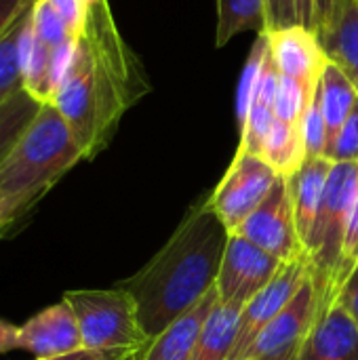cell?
<instances>
[{
    "label": "cell",
    "instance_id": "7a4b0ae2",
    "mask_svg": "<svg viewBox=\"0 0 358 360\" xmlns=\"http://www.w3.org/2000/svg\"><path fill=\"white\" fill-rule=\"evenodd\" d=\"M228 238L230 230L205 198L139 272L116 285L133 297L139 325L150 340L215 289Z\"/></svg>",
    "mask_w": 358,
    "mask_h": 360
},
{
    "label": "cell",
    "instance_id": "1f68e13d",
    "mask_svg": "<svg viewBox=\"0 0 358 360\" xmlns=\"http://www.w3.org/2000/svg\"><path fill=\"white\" fill-rule=\"evenodd\" d=\"M32 0H0V38L30 11Z\"/></svg>",
    "mask_w": 358,
    "mask_h": 360
},
{
    "label": "cell",
    "instance_id": "f546056e",
    "mask_svg": "<svg viewBox=\"0 0 358 360\" xmlns=\"http://www.w3.org/2000/svg\"><path fill=\"white\" fill-rule=\"evenodd\" d=\"M57 15L63 19L72 36H80L84 25H87V15H89V0H46Z\"/></svg>",
    "mask_w": 358,
    "mask_h": 360
},
{
    "label": "cell",
    "instance_id": "603a6c76",
    "mask_svg": "<svg viewBox=\"0 0 358 360\" xmlns=\"http://www.w3.org/2000/svg\"><path fill=\"white\" fill-rule=\"evenodd\" d=\"M266 55H268V34H257L251 53L247 57V63L243 68L241 80H238V91H236V120L238 127L243 124V120L249 114V108L255 99L257 93V84H260V76L266 63Z\"/></svg>",
    "mask_w": 358,
    "mask_h": 360
},
{
    "label": "cell",
    "instance_id": "5bb4252c",
    "mask_svg": "<svg viewBox=\"0 0 358 360\" xmlns=\"http://www.w3.org/2000/svg\"><path fill=\"white\" fill-rule=\"evenodd\" d=\"M327 61L338 65L358 93V0L340 2L317 27Z\"/></svg>",
    "mask_w": 358,
    "mask_h": 360
},
{
    "label": "cell",
    "instance_id": "d4e9b609",
    "mask_svg": "<svg viewBox=\"0 0 358 360\" xmlns=\"http://www.w3.org/2000/svg\"><path fill=\"white\" fill-rule=\"evenodd\" d=\"M23 17L0 38V103L19 89H23L19 72V34Z\"/></svg>",
    "mask_w": 358,
    "mask_h": 360
},
{
    "label": "cell",
    "instance_id": "30bf717a",
    "mask_svg": "<svg viewBox=\"0 0 358 360\" xmlns=\"http://www.w3.org/2000/svg\"><path fill=\"white\" fill-rule=\"evenodd\" d=\"M319 314L317 291L308 272V278L295 293V297L281 310V314L260 333L243 360H257L287 352H298L306 335L310 333Z\"/></svg>",
    "mask_w": 358,
    "mask_h": 360
},
{
    "label": "cell",
    "instance_id": "74e56055",
    "mask_svg": "<svg viewBox=\"0 0 358 360\" xmlns=\"http://www.w3.org/2000/svg\"><path fill=\"white\" fill-rule=\"evenodd\" d=\"M146 348H148V346H146ZM146 348H141V350H135V352L127 354L124 359H120V360H143V354H146Z\"/></svg>",
    "mask_w": 358,
    "mask_h": 360
},
{
    "label": "cell",
    "instance_id": "7402d4cb",
    "mask_svg": "<svg viewBox=\"0 0 358 360\" xmlns=\"http://www.w3.org/2000/svg\"><path fill=\"white\" fill-rule=\"evenodd\" d=\"M42 103L25 89H19L0 103V162L38 116Z\"/></svg>",
    "mask_w": 358,
    "mask_h": 360
},
{
    "label": "cell",
    "instance_id": "cb8c5ba5",
    "mask_svg": "<svg viewBox=\"0 0 358 360\" xmlns=\"http://www.w3.org/2000/svg\"><path fill=\"white\" fill-rule=\"evenodd\" d=\"M30 23L36 32V36L46 42L53 51H59L68 42L76 40V36L70 34L63 19L57 15V11L46 0H34L30 6Z\"/></svg>",
    "mask_w": 358,
    "mask_h": 360
},
{
    "label": "cell",
    "instance_id": "277c9868",
    "mask_svg": "<svg viewBox=\"0 0 358 360\" xmlns=\"http://www.w3.org/2000/svg\"><path fill=\"white\" fill-rule=\"evenodd\" d=\"M358 184V162H333L321 215L308 245V272L319 300V314L327 312L342 289L344 243L352 198Z\"/></svg>",
    "mask_w": 358,
    "mask_h": 360
},
{
    "label": "cell",
    "instance_id": "d6a6232c",
    "mask_svg": "<svg viewBox=\"0 0 358 360\" xmlns=\"http://www.w3.org/2000/svg\"><path fill=\"white\" fill-rule=\"evenodd\" d=\"M335 304H340L358 325V266L350 272V276L344 281L338 297H335Z\"/></svg>",
    "mask_w": 358,
    "mask_h": 360
},
{
    "label": "cell",
    "instance_id": "2e32d148",
    "mask_svg": "<svg viewBox=\"0 0 358 360\" xmlns=\"http://www.w3.org/2000/svg\"><path fill=\"white\" fill-rule=\"evenodd\" d=\"M19 72L21 86L36 97L40 103H51L57 91V70H55V51L42 42L32 23L30 11L23 17L19 34Z\"/></svg>",
    "mask_w": 358,
    "mask_h": 360
},
{
    "label": "cell",
    "instance_id": "60d3db41",
    "mask_svg": "<svg viewBox=\"0 0 358 360\" xmlns=\"http://www.w3.org/2000/svg\"><path fill=\"white\" fill-rule=\"evenodd\" d=\"M32 2H34V0H32Z\"/></svg>",
    "mask_w": 358,
    "mask_h": 360
},
{
    "label": "cell",
    "instance_id": "836d02e7",
    "mask_svg": "<svg viewBox=\"0 0 358 360\" xmlns=\"http://www.w3.org/2000/svg\"><path fill=\"white\" fill-rule=\"evenodd\" d=\"M127 354H131L129 350H76L72 354H63V356H55V359H36V360H120Z\"/></svg>",
    "mask_w": 358,
    "mask_h": 360
},
{
    "label": "cell",
    "instance_id": "5b68a950",
    "mask_svg": "<svg viewBox=\"0 0 358 360\" xmlns=\"http://www.w3.org/2000/svg\"><path fill=\"white\" fill-rule=\"evenodd\" d=\"M63 300L78 321L82 348L135 352L152 342L139 325L133 297L120 287L65 291Z\"/></svg>",
    "mask_w": 358,
    "mask_h": 360
},
{
    "label": "cell",
    "instance_id": "52a82bcc",
    "mask_svg": "<svg viewBox=\"0 0 358 360\" xmlns=\"http://www.w3.org/2000/svg\"><path fill=\"white\" fill-rule=\"evenodd\" d=\"M236 234L255 243L285 264L308 259V253L300 240L287 177L281 175L276 179L266 200L238 226Z\"/></svg>",
    "mask_w": 358,
    "mask_h": 360
},
{
    "label": "cell",
    "instance_id": "e575fe53",
    "mask_svg": "<svg viewBox=\"0 0 358 360\" xmlns=\"http://www.w3.org/2000/svg\"><path fill=\"white\" fill-rule=\"evenodd\" d=\"M11 350H21V333L17 325L0 319V354Z\"/></svg>",
    "mask_w": 358,
    "mask_h": 360
},
{
    "label": "cell",
    "instance_id": "d6986e66",
    "mask_svg": "<svg viewBox=\"0 0 358 360\" xmlns=\"http://www.w3.org/2000/svg\"><path fill=\"white\" fill-rule=\"evenodd\" d=\"M319 99H321V110H323V118L327 124V135L331 141L338 135V131L344 127L346 118L350 116L352 108L358 101L357 89L344 76V72L338 65H333L331 61H327V65L321 74Z\"/></svg>",
    "mask_w": 358,
    "mask_h": 360
},
{
    "label": "cell",
    "instance_id": "d590c367",
    "mask_svg": "<svg viewBox=\"0 0 358 360\" xmlns=\"http://www.w3.org/2000/svg\"><path fill=\"white\" fill-rule=\"evenodd\" d=\"M344 0H314V8H317V27L323 19H327L331 15V11Z\"/></svg>",
    "mask_w": 358,
    "mask_h": 360
},
{
    "label": "cell",
    "instance_id": "ac0fdd59",
    "mask_svg": "<svg viewBox=\"0 0 358 360\" xmlns=\"http://www.w3.org/2000/svg\"><path fill=\"white\" fill-rule=\"evenodd\" d=\"M241 312V304L217 302L200 329L196 348L190 360H230L238 333Z\"/></svg>",
    "mask_w": 358,
    "mask_h": 360
},
{
    "label": "cell",
    "instance_id": "f35d334b",
    "mask_svg": "<svg viewBox=\"0 0 358 360\" xmlns=\"http://www.w3.org/2000/svg\"><path fill=\"white\" fill-rule=\"evenodd\" d=\"M0 230H4V224H2V217H0Z\"/></svg>",
    "mask_w": 358,
    "mask_h": 360
},
{
    "label": "cell",
    "instance_id": "83f0119b",
    "mask_svg": "<svg viewBox=\"0 0 358 360\" xmlns=\"http://www.w3.org/2000/svg\"><path fill=\"white\" fill-rule=\"evenodd\" d=\"M312 93L314 91H306L304 84H300L298 80L287 78V76L281 74L276 99H274L276 120H283V122H289V124H300Z\"/></svg>",
    "mask_w": 358,
    "mask_h": 360
},
{
    "label": "cell",
    "instance_id": "8992f818",
    "mask_svg": "<svg viewBox=\"0 0 358 360\" xmlns=\"http://www.w3.org/2000/svg\"><path fill=\"white\" fill-rule=\"evenodd\" d=\"M279 177L262 156L236 150L232 165L207 200L232 234L266 200Z\"/></svg>",
    "mask_w": 358,
    "mask_h": 360
},
{
    "label": "cell",
    "instance_id": "484cf974",
    "mask_svg": "<svg viewBox=\"0 0 358 360\" xmlns=\"http://www.w3.org/2000/svg\"><path fill=\"white\" fill-rule=\"evenodd\" d=\"M304 25L317 32L314 0H268V32Z\"/></svg>",
    "mask_w": 358,
    "mask_h": 360
},
{
    "label": "cell",
    "instance_id": "6da1fadb",
    "mask_svg": "<svg viewBox=\"0 0 358 360\" xmlns=\"http://www.w3.org/2000/svg\"><path fill=\"white\" fill-rule=\"evenodd\" d=\"M148 91L141 65L118 32L108 0H91L87 25L51 101L84 160L110 143L122 114Z\"/></svg>",
    "mask_w": 358,
    "mask_h": 360
},
{
    "label": "cell",
    "instance_id": "7c38bea8",
    "mask_svg": "<svg viewBox=\"0 0 358 360\" xmlns=\"http://www.w3.org/2000/svg\"><path fill=\"white\" fill-rule=\"evenodd\" d=\"M21 350L36 359H55L82 350L78 321L65 300L53 304L19 327Z\"/></svg>",
    "mask_w": 358,
    "mask_h": 360
},
{
    "label": "cell",
    "instance_id": "4dcf8cb0",
    "mask_svg": "<svg viewBox=\"0 0 358 360\" xmlns=\"http://www.w3.org/2000/svg\"><path fill=\"white\" fill-rule=\"evenodd\" d=\"M358 266V184L352 198V209H350V219H348V232H346V243H344V270H342V281L350 276V272ZM344 285V283H342Z\"/></svg>",
    "mask_w": 358,
    "mask_h": 360
},
{
    "label": "cell",
    "instance_id": "4fadbf2b",
    "mask_svg": "<svg viewBox=\"0 0 358 360\" xmlns=\"http://www.w3.org/2000/svg\"><path fill=\"white\" fill-rule=\"evenodd\" d=\"M295 360H358L357 321L340 304H333L317 316Z\"/></svg>",
    "mask_w": 358,
    "mask_h": 360
},
{
    "label": "cell",
    "instance_id": "ab89813d",
    "mask_svg": "<svg viewBox=\"0 0 358 360\" xmlns=\"http://www.w3.org/2000/svg\"><path fill=\"white\" fill-rule=\"evenodd\" d=\"M89 2H91V0H89Z\"/></svg>",
    "mask_w": 358,
    "mask_h": 360
},
{
    "label": "cell",
    "instance_id": "8fae6325",
    "mask_svg": "<svg viewBox=\"0 0 358 360\" xmlns=\"http://www.w3.org/2000/svg\"><path fill=\"white\" fill-rule=\"evenodd\" d=\"M266 34L270 44V57L276 70L283 76L304 84L306 91H314L327 65V57L323 53L317 32L304 25H291Z\"/></svg>",
    "mask_w": 358,
    "mask_h": 360
},
{
    "label": "cell",
    "instance_id": "44dd1931",
    "mask_svg": "<svg viewBox=\"0 0 358 360\" xmlns=\"http://www.w3.org/2000/svg\"><path fill=\"white\" fill-rule=\"evenodd\" d=\"M279 175L291 177L308 158L306 156V146L302 139V129L300 124H289L283 120H276L274 127L270 129L262 154H260Z\"/></svg>",
    "mask_w": 358,
    "mask_h": 360
},
{
    "label": "cell",
    "instance_id": "f1b7e54d",
    "mask_svg": "<svg viewBox=\"0 0 358 360\" xmlns=\"http://www.w3.org/2000/svg\"><path fill=\"white\" fill-rule=\"evenodd\" d=\"M325 158H329L331 162H358V101L344 127L329 141Z\"/></svg>",
    "mask_w": 358,
    "mask_h": 360
},
{
    "label": "cell",
    "instance_id": "e0dca14e",
    "mask_svg": "<svg viewBox=\"0 0 358 360\" xmlns=\"http://www.w3.org/2000/svg\"><path fill=\"white\" fill-rule=\"evenodd\" d=\"M217 302H219V293H217V287H215L190 312H186L181 319H177L175 323H171L160 335H156L148 344L143 360L192 359V352L196 348L200 329H203L207 316L211 314V310L215 308Z\"/></svg>",
    "mask_w": 358,
    "mask_h": 360
},
{
    "label": "cell",
    "instance_id": "8d00e7d4",
    "mask_svg": "<svg viewBox=\"0 0 358 360\" xmlns=\"http://www.w3.org/2000/svg\"><path fill=\"white\" fill-rule=\"evenodd\" d=\"M298 352H287V354H276V356H264V359L257 360H295Z\"/></svg>",
    "mask_w": 358,
    "mask_h": 360
},
{
    "label": "cell",
    "instance_id": "3957f363",
    "mask_svg": "<svg viewBox=\"0 0 358 360\" xmlns=\"http://www.w3.org/2000/svg\"><path fill=\"white\" fill-rule=\"evenodd\" d=\"M84 160L70 127L53 103H42L0 162V217L4 228L34 207L72 167Z\"/></svg>",
    "mask_w": 358,
    "mask_h": 360
},
{
    "label": "cell",
    "instance_id": "4316f807",
    "mask_svg": "<svg viewBox=\"0 0 358 360\" xmlns=\"http://www.w3.org/2000/svg\"><path fill=\"white\" fill-rule=\"evenodd\" d=\"M302 139L306 146V156L314 158V156H325L327 143H329V135H327V124L323 118V110H321V99H319V86L314 89V93L308 99V105L304 110L302 122Z\"/></svg>",
    "mask_w": 358,
    "mask_h": 360
},
{
    "label": "cell",
    "instance_id": "9a60e30c",
    "mask_svg": "<svg viewBox=\"0 0 358 360\" xmlns=\"http://www.w3.org/2000/svg\"><path fill=\"white\" fill-rule=\"evenodd\" d=\"M331 167H333V162L329 158L314 156V158H306L304 165L291 177H287L289 190H291V200H293L295 224H298L300 240H302L306 253H308V245H310L317 219L321 215Z\"/></svg>",
    "mask_w": 358,
    "mask_h": 360
},
{
    "label": "cell",
    "instance_id": "ba28073f",
    "mask_svg": "<svg viewBox=\"0 0 358 360\" xmlns=\"http://www.w3.org/2000/svg\"><path fill=\"white\" fill-rule=\"evenodd\" d=\"M283 264L285 262H281L272 253L232 232L215 285L219 302L245 306L251 297H255L264 287L274 281Z\"/></svg>",
    "mask_w": 358,
    "mask_h": 360
},
{
    "label": "cell",
    "instance_id": "ffe728a7",
    "mask_svg": "<svg viewBox=\"0 0 358 360\" xmlns=\"http://www.w3.org/2000/svg\"><path fill=\"white\" fill-rule=\"evenodd\" d=\"M243 32H268V0H217L215 46H226Z\"/></svg>",
    "mask_w": 358,
    "mask_h": 360
},
{
    "label": "cell",
    "instance_id": "9c48e42d",
    "mask_svg": "<svg viewBox=\"0 0 358 360\" xmlns=\"http://www.w3.org/2000/svg\"><path fill=\"white\" fill-rule=\"evenodd\" d=\"M308 278V259L283 264L274 281L251 297L241 312L238 333L230 360H243L260 333L281 314V310L295 297L304 281Z\"/></svg>",
    "mask_w": 358,
    "mask_h": 360
}]
</instances>
